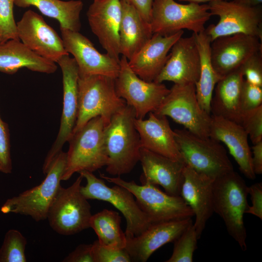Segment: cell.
<instances>
[{"label":"cell","instance_id":"obj_1","mask_svg":"<svg viewBox=\"0 0 262 262\" xmlns=\"http://www.w3.org/2000/svg\"><path fill=\"white\" fill-rule=\"evenodd\" d=\"M135 118L133 109L126 104L105 126L104 144L108 157L106 171L110 175L128 174L139 161L141 146L134 125Z\"/></svg>","mask_w":262,"mask_h":262},{"label":"cell","instance_id":"obj_2","mask_svg":"<svg viewBox=\"0 0 262 262\" xmlns=\"http://www.w3.org/2000/svg\"><path fill=\"white\" fill-rule=\"evenodd\" d=\"M248 187L234 170L214 180L213 184V213L223 219L228 233L243 251L247 248L244 215L248 206Z\"/></svg>","mask_w":262,"mask_h":262},{"label":"cell","instance_id":"obj_3","mask_svg":"<svg viewBox=\"0 0 262 262\" xmlns=\"http://www.w3.org/2000/svg\"><path fill=\"white\" fill-rule=\"evenodd\" d=\"M126 104L116 93L115 79L100 75L79 76L78 115L72 133L98 116L106 125Z\"/></svg>","mask_w":262,"mask_h":262},{"label":"cell","instance_id":"obj_4","mask_svg":"<svg viewBox=\"0 0 262 262\" xmlns=\"http://www.w3.org/2000/svg\"><path fill=\"white\" fill-rule=\"evenodd\" d=\"M106 126L101 116L95 117L73 132L68 142L66 162L62 180H69L76 172H93L108 162L104 138Z\"/></svg>","mask_w":262,"mask_h":262},{"label":"cell","instance_id":"obj_5","mask_svg":"<svg viewBox=\"0 0 262 262\" xmlns=\"http://www.w3.org/2000/svg\"><path fill=\"white\" fill-rule=\"evenodd\" d=\"M174 131L185 165L213 180L234 170L219 141L210 136H199L186 129Z\"/></svg>","mask_w":262,"mask_h":262},{"label":"cell","instance_id":"obj_6","mask_svg":"<svg viewBox=\"0 0 262 262\" xmlns=\"http://www.w3.org/2000/svg\"><path fill=\"white\" fill-rule=\"evenodd\" d=\"M100 178L130 191L138 206L151 224L192 218L194 214L180 196L170 195L156 185L146 182L138 185L133 180L127 181L120 176L111 177L99 173Z\"/></svg>","mask_w":262,"mask_h":262},{"label":"cell","instance_id":"obj_7","mask_svg":"<svg viewBox=\"0 0 262 262\" xmlns=\"http://www.w3.org/2000/svg\"><path fill=\"white\" fill-rule=\"evenodd\" d=\"M66 162V152L61 151L54 159L38 185L7 199L0 208L3 213L31 216L38 222L47 218L49 207L61 186Z\"/></svg>","mask_w":262,"mask_h":262},{"label":"cell","instance_id":"obj_8","mask_svg":"<svg viewBox=\"0 0 262 262\" xmlns=\"http://www.w3.org/2000/svg\"><path fill=\"white\" fill-rule=\"evenodd\" d=\"M79 173L86 180V185H81L80 190L87 199L109 202L124 215L126 221L125 233L127 238L139 235L151 224L128 189L117 184L109 187L93 172L83 170Z\"/></svg>","mask_w":262,"mask_h":262},{"label":"cell","instance_id":"obj_9","mask_svg":"<svg viewBox=\"0 0 262 262\" xmlns=\"http://www.w3.org/2000/svg\"><path fill=\"white\" fill-rule=\"evenodd\" d=\"M83 178L80 174L71 186H61L49 207L47 219L60 234L73 235L90 228L91 206L80 190Z\"/></svg>","mask_w":262,"mask_h":262},{"label":"cell","instance_id":"obj_10","mask_svg":"<svg viewBox=\"0 0 262 262\" xmlns=\"http://www.w3.org/2000/svg\"><path fill=\"white\" fill-rule=\"evenodd\" d=\"M212 16L208 4H181L174 0H153L150 24L153 33L164 36L187 29L198 33Z\"/></svg>","mask_w":262,"mask_h":262},{"label":"cell","instance_id":"obj_11","mask_svg":"<svg viewBox=\"0 0 262 262\" xmlns=\"http://www.w3.org/2000/svg\"><path fill=\"white\" fill-rule=\"evenodd\" d=\"M153 113L170 117L196 135L209 136L211 115L200 107L194 84H174Z\"/></svg>","mask_w":262,"mask_h":262},{"label":"cell","instance_id":"obj_12","mask_svg":"<svg viewBox=\"0 0 262 262\" xmlns=\"http://www.w3.org/2000/svg\"><path fill=\"white\" fill-rule=\"evenodd\" d=\"M212 16L219 20L211 24L205 32L212 42L217 37L243 33L258 37L262 41V7H248L233 0H215L208 3Z\"/></svg>","mask_w":262,"mask_h":262},{"label":"cell","instance_id":"obj_13","mask_svg":"<svg viewBox=\"0 0 262 262\" xmlns=\"http://www.w3.org/2000/svg\"><path fill=\"white\" fill-rule=\"evenodd\" d=\"M119 63V73L115 79L116 93L133 109L136 119H144L147 114L157 110L170 89L163 82H148L139 78L125 57L122 56Z\"/></svg>","mask_w":262,"mask_h":262},{"label":"cell","instance_id":"obj_14","mask_svg":"<svg viewBox=\"0 0 262 262\" xmlns=\"http://www.w3.org/2000/svg\"><path fill=\"white\" fill-rule=\"evenodd\" d=\"M63 75V104L59 132L49 151L43 165V172L47 173L51 163L62 151L74 129L78 110V66L74 58L69 54L62 56L57 62Z\"/></svg>","mask_w":262,"mask_h":262},{"label":"cell","instance_id":"obj_15","mask_svg":"<svg viewBox=\"0 0 262 262\" xmlns=\"http://www.w3.org/2000/svg\"><path fill=\"white\" fill-rule=\"evenodd\" d=\"M66 50L73 56L79 76L100 75L115 79L119 73V62L107 53L99 52L94 44L79 32L60 28Z\"/></svg>","mask_w":262,"mask_h":262},{"label":"cell","instance_id":"obj_16","mask_svg":"<svg viewBox=\"0 0 262 262\" xmlns=\"http://www.w3.org/2000/svg\"><path fill=\"white\" fill-rule=\"evenodd\" d=\"M16 28L19 39L39 56L57 63L62 56L69 54L62 37L34 11H26L16 23Z\"/></svg>","mask_w":262,"mask_h":262},{"label":"cell","instance_id":"obj_17","mask_svg":"<svg viewBox=\"0 0 262 262\" xmlns=\"http://www.w3.org/2000/svg\"><path fill=\"white\" fill-rule=\"evenodd\" d=\"M262 41L243 33L220 36L211 44L213 66L221 78L238 69L252 55L262 51Z\"/></svg>","mask_w":262,"mask_h":262},{"label":"cell","instance_id":"obj_18","mask_svg":"<svg viewBox=\"0 0 262 262\" xmlns=\"http://www.w3.org/2000/svg\"><path fill=\"white\" fill-rule=\"evenodd\" d=\"M86 15L92 32L97 37L106 53L119 62L121 0L94 1Z\"/></svg>","mask_w":262,"mask_h":262},{"label":"cell","instance_id":"obj_19","mask_svg":"<svg viewBox=\"0 0 262 262\" xmlns=\"http://www.w3.org/2000/svg\"><path fill=\"white\" fill-rule=\"evenodd\" d=\"M171 50L165 65L154 81L195 85L199 77L200 59L194 35L180 37Z\"/></svg>","mask_w":262,"mask_h":262},{"label":"cell","instance_id":"obj_20","mask_svg":"<svg viewBox=\"0 0 262 262\" xmlns=\"http://www.w3.org/2000/svg\"><path fill=\"white\" fill-rule=\"evenodd\" d=\"M192 222V218H187L152 224L139 235L127 238L125 249L131 262H147L156 250L176 240Z\"/></svg>","mask_w":262,"mask_h":262},{"label":"cell","instance_id":"obj_21","mask_svg":"<svg viewBox=\"0 0 262 262\" xmlns=\"http://www.w3.org/2000/svg\"><path fill=\"white\" fill-rule=\"evenodd\" d=\"M180 196L192 209L194 223L198 239L208 220L213 213V184L214 180L200 174L185 165Z\"/></svg>","mask_w":262,"mask_h":262},{"label":"cell","instance_id":"obj_22","mask_svg":"<svg viewBox=\"0 0 262 262\" xmlns=\"http://www.w3.org/2000/svg\"><path fill=\"white\" fill-rule=\"evenodd\" d=\"M143 173L141 183L160 185L167 194L179 196L183 181L185 164L146 149L141 148L139 154Z\"/></svg>","mask_w":262,"mask_h":262},{"label":"cell","instance_id":"obj_23","mask_svg":"<svg viewBox=\"0 0 262 262\" xmlns=\"http://www.w3.org/2000/svg\"><path fill=\"white\" fill-rule=\"evenodd\" d=\"M209 136L226 145L240 171L249 180L256 178L248 134L239 124L211 115Z\"/></svg>","mask_w":262,"mask_h":262},{"label":"cell","instance_id":"obj_24","mask_svg":"<svg viewBox=\"0 0 262 262\" xmlns=\"http://www.w3.org/2000/svg\"><path fill=\"white\" fill-rule=\"evenodd\" d=\"M148 114L147 119L134 120L141 147L183 163L175 132L170 127L166 116L158 115L153 112Z\"/></svg>","mask_w":262,"mask_h":262},{"label":"cell","instance_id":"obj_25","mask_svg":"<svg viewBox=\"0 0 262 262\" xmlns=\"http://www.w3.org/2000/svg\"><path fill=\"white\" fill-rule=\"evenodd\" d=\"M183 33L181 30L168 36L153 33L145 45L128 60L130 68L142 80L154 81L165 65L168 52Z\"/></svg>","mask_w":262,"mask_h":262},{"label":"cell","instance_id":"obj_26","mask_svg":"<svg viewBox=\"0 0 262 262\" xmlns=\"http://www.w3.org/2000/svg\"><path fill=\"white\" fill-rule=\"evenodd\" d=\"M244 80L239 68L218 81L211 100V115L241 124L243 114L241 96Z\"/></svg>","mask_w":262,"mask_h":262},{"label":"cell","instance_id":"obj_27","mask_svg":"<svg viewBox=\"0 0 262 262\" xmlns=\"http://www.w3.org/2000/svg\"><path fill=\"white\" fill-rule=\"evenodd\" d=\"M51 74L57 69L56 63L45 59L26 46L20 40L0 42V72L13 74L19 69Z\"/></svg>","mask_w":262,"mask_h":262},{"label":"cell","instance_id":"obj_28","mask_svg":"<svg viewBox=\"0 0 262 262\" xmlns=\"http://www.w3.org/2000/svg\"><path fill=\"white\" fill-rule=\"evenodd\" d=\"M120 0V52L129 60L145 45L153 33L150 23L144 20L133 6Z\"/></svg>","mask_w":262,"mask_h":262},{"label":"cell","instance_id":"obj_29","mask_svg":"<svg viewBox=\"0 0 262 262\" xmlns=\"http://www.w3.org/2000/svg\"><path fill=\"white\" fill-rule=\"evenodd\" d=\"M200 59L199 77L195 84L197 101L203 110L211 114V103L215 86L222 79L214 70L211 62L210 37L205 31L193 33Z\"/></svg>","mask_w":262,"mask_h":262},{"label":"cell","instance_id":"obj_30","mask_svg":"<svg viewBox=\"0 0 262 262\" xmlns=\"http://www.w3.org/2000/svg\"><path fill=\"white\" fill-rule=\"evenodd\" d=\"M15 4L21 8L36 7L43 15L56 19L60 28L79 32L80 15L83 4L81 0H15Z\"/></svg>","mask_w":262,"mask_h":262},{"label":"cell","instance_id":"obj_31","mask_svg":"<svg viewBox=\"0 0 262 262\" xmlns=\"http://www.w3.org/2000/svg\"><path fill=\"white\" fill-rule=\"evenodd\" d=\"M121 217L117 212L104 209L92 215L90 228L98 236L99 243L114 248H125L127 237L121 228Z\"/></svg>","mask_w":262,"mask_h":262},{"label":"cell","instance_id":"obj_32","mask_svg":"<svg viewBox=\"0 0 262 262\" xmlns=\"http://www.w3.org/2000/svg\"><path fill=\"white\" fill-rule=\"evenodd\" d=\"M26 238L18 230L9 229L0 248V262H26Z\"/></svg>","mask_w":262,"mask_h":262},{"label":"cell","instance_id":"obj_33","mask_svg":"<svg viewBox=\"0 0 262 262\" xmlns=\"http://www.w3.org/2000/svg\"><path fill=\"white\" fill-rule=\"evenodd\" d=\"M198 240L197 233L192 222L182 234L173 242L172 254L166 262H192L194 253L197 248Z\"/></svg>","mask_w":262,"mask_h":262},{"label":"cell","instance_id":"obj_34","mask_svg":"<svg viewBox=\"0 0 262 262\" xmlns=\"http://www.w3.org/2000/svg\"><path fill=\"white\" fill-rule=\"evenodd\" d=\"M15 0H0V42L19 39L13 8Z\"/></svg>","mask_w":262,"mask_h":262},{"label":"cell","instance_id":"obj_35","mask_svg":"<svg viewBox=\"0 0 262 262\" xmlns=\"http://www.w3.org/2000/svg\"><path fill=\"white\" fill-rule=\"evenodd\" d=\"M253 144L262 140V105L244 112L240 124Z\"/></svg>","mask_w":262,"mask_h":262},{"label":"cell","instance_id":"obj_36","mask_svg":"<svg viewBox=\"0 0 262 262\" xmlns=\"http://www.w3.org/2000/svg\"><path fill=\"white\" fill-rule=\"evenodd\" d=\"M92 244L94 262H130L131 258L125 248L118 249L100 245L98 240Z\"/></svg>","mask_w":262,"mask_h":262},{"label":"cell","instance_id":"obj_37","mask_svg":"<svg viewBox=\"0 0 262 262\" xmlns=\"http://www.w3.org/2000/svg\"><path fill=\"white\" fill-rule=\"evenodd\" d=\"M240 69L246 81L262 87V51L250 57Z\"/></svg>","mask_w":262,"mask_h":262},{"label":"cell","instance_id":"obj_38","mask_svg":"<svg viewBox=\"0 0 262 262\" xmlns=\"http://www.w3.org/2000/svg\"><path fill=\"white\" fill-rule=\"evenodd\" d=\"M241 102L243 113L262 105V87L250 83L245 79L242 88Z\"/></svg>","mask_w":262,"mask_h":262},{"label":"cell","instance_id":"obj_39","mask_svg":"<svg viewBox=\"0 0 262 262\" xmlns=\"http://www.w3.org/2000/svg\"><path fill=\"white\" fill-rule=\"evenodd\" d=\"M12 169L9 129L0 116V171L9 174Z\"/></svg>","mask_w":262,"mask_h":262},{"label":"cell","instance_id":"obj_40","mask_svg":"<svg viewBox=\"0 0 262 262\" xmlns=\"http://www.w3.org/2000/svg\"><path fill=\"white\" fill-rule=\"evenodd\" d=\"M252 205L249 206L246 213H249L262 219V183L257 182L248 187Z\"/></svg>","mask_w":262,"mask_h":262},{"label":"cell","instance_id":"obj_41","mask_svg":"<svg viewBox=\"0 0 262 262\" xmlns=\"http://www.w3.org/2000/svg\"><path fill=\"white\" fill-rule=\"evenodd\" d=\"M64 262H94L92 244H80L63 260Z\"/></svg>","mask_w":262,"mask_h":262},{"label":"cell","instance_id":"obj_42","mask_svg":"<svg viewBox=\"0 0 262 262\" xmlns=\"http://www.w3.org/2000/svg\"><path fill=\"white\" fill-rule=\"evenodd\" d=\"M133 6L143 18L150 23L153 0H121Z\"/></svg>","mask_w":262,"mask_h":262},{"label":"cell","instance_id":"obj_43","mask_svg":"<svg viewBox=\"0 0 262 262\" xmlns=\"http://www.w3.org/2000/svg\"><path fill=\"white\" fill-rule=\"evenodd\" d=\"M252 164L255 175L262 174V140L252 147Z\"/></svg>","mask_w":262,"mask_h":262},{"label":"cell","instance_id":"obj_44","mask_svg":"<svg viewBox=\"0 0 262 262\" xmlns=\"http://www.w3.org/2000/svg\"><path fill=\"white\" fill-rule=\"evenodd\" d=\"M233 1L248 7H255L261 5L262 0H233Z\"/></svg>","mask_w":262,"mask_h":262},{"label":"cell","instance_id":"obj_45","mask_svg":"<svg viewBox=\"0 0 262 262\" xmlns=\"http://www.w3.org/2000/svg\"><path fill=\"white\" fill-rule=\"evenodd\" d=\"M180 1H187L188 2L196 3L200 4L206 2H210L215 0H178Z\"/></svg>","mask_w":262,"mask_h":262},{"label":"cell","instance_id":"obj_46","mask_svg":"<svg viewBox=\"0 0 262 262\" xmlns=\"http://www.w3.org/2000/svg\"><path fill=\"white\" fill-rule=\"evenodd\" d=\"M99 0H94V1H99Z\"/></svg>","mask_w":262,"mask_h":262}]
</instances>
